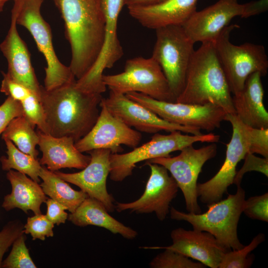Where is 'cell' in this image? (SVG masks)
<instances>
[{
  "label": "cell",
  "instance_id": "obj_1",
  "mask_svg": "<svg viewBox=\"0 0 268 268\" xmlns=\"http://www.w3.org/2000/svg\"><path fill=\"white\" fill-rule=\"evenodd\" d=\"M64 21L71 59L69 67L77 79L96 61L104 40L102 0H53Z\"/></svg>",
  "mask_w": 268,
  "mask_h": 268
},
{
  "label": "cell",
  "instance_id": "obj_2",
  "mask_svg": "<svg viewBox=\"0 0 268 268\" xmlns=\"http://www.w3.org/2000/svg\"><path fill=\"white\" fill-rule=\"evenodd\" d=\"M76 80L50 90L41 86L40 94L49 134L70 137L75 142L86 135L95 124L103 98L100 94L81 90Z\"/></svg>",
  "mask_w": 268,
  "mask_h": 268
},
{
  "label": "cell",
  "instance_id": "obj_3",
  "mask_svg": "<svg viewBox=\"0 0 268 268\" xmlns=\"http://www.w3.org/2000/svg\"><path fill=\"white\" fill-rule=\"evenodd\" d=\"M231 93L213 42L201 43L194 52L184 88L176 102L200 105L214 104L226 113L236 114Z\"/></svg>",
  "mask_w": 268,
  "mask_h": 268
},
{
  "label": "cell",
  "instance_id": "obj_4",
  "mask_svg": "<svg viewBox=\"0 0 268 268\" xmlns=\"http://www.w3.org/2000/svg\"><path fill=\"white\" fill-rule=\"evenodd\" d=\"M245 201V192L239 185L235 194L207 205L208 209L204 213H186L173 207L169 212L171 219L186 221L194 230L210 233L226 248L239 250L244 246L239 240L237 227Z\"/></svg>",
  "mask_w": 268,
  "mask_h": 268
},
{
  "label": "cell",
  "instance_id": "obj_5",
  "mask_svg": "<svg viewBox=\"0 0 268 268\" xmlns=\"http://www.w3.org/2000/svg\"><path fill=\"white\" fill-rule=\"evenodd\" d=\"M239 25L226 26L213 42L215 49L224 72L230 91L234 94L240 92L251 74L260 72L266 75L268 58L262 45L245 43L235 45L230 41V33Z\"/></svg>",
  "mask_w": 268,
  "mask_h": 268
},
{
  "label": "cell",
  "instance_id": "obj_6",
  "mask_svg": "<svg viewBox=\"0 0 268 268\" xmlns=\"http://www.w3.org/2000/svg\"><path fill=\"white\" fill-rule=\"evenodd\" d=\"M13 0L17 8V24L23 26L30 33L47 63L45 89L50 90L76 80L69 66L63 64L56 54L51 27L41 13L44 0Z\"/></svg>",
  "mask_w": 268,
  "mask_h": 268
},
{
  "label": "cell",
  "instance_id": "obj_7",
  "mask_svg": "<svg viewBox=\"0 0 268 268\" xmlns=\"http://www.w3.org/2000/svg\"><path fill=\"white\" fill-rule=\"evenodd\" d=\"M220 136L213 133L200 135L182 134L175 131L168 134L155 133L151 139L130 152L119 154L111 153L110 157V178L115 182H121L133 173L137 163L151 159L168 157L170 153L193 145L194 143H215Z\"/></svg>",
  "mask_w": 268,
  "mask_h": 268
},
{
  "label": "cell",
  "instance_id": "obj_8",
  "mask_svg": "<svg viewBox=\"0 0 268 268\" xmlns=\"http://www.w3.org/2000/svg\"><path fill=\"white\" fill-rule=\"evenodd\" d=\"M102 79L105 86L114 93L138 92L159 101L176 102L160 66L151 57L128 59L123 72L103 74Z\"/></svg>",
  "mask_w": 268,
  "mask_h": 268
},
{
  "label": "cell",
  "instance_id": "obj_9",
  "mask_svg": "<svg viewBox=\"0 0 268 268\" xmlns=\"http://www.w3.org/2000/svg\"><path fill=\"white\" fill-rule=\"evenodd\" d=\"M155 31L156 39L151 57L160 66L176 100L185 85L195 43L182 25L166 26Z\"/></svg>",
  "mask_w": 268,
  "mask_h": 268
},
{
  "label": "cell",
  "instance_id": "obj_10",
  "mask_svg": "<svg viewBox=\"0 0 268 268\" xmlns=\"http://www.w3.org/2000/svg\"><path fill=\"white\" fill-rule=\"evenodd\" d=\"M268 4V0L244 4L238 0H218L204 9L196 10L182 26L195 43L213 42L233 18H248L261 13L267 10Z\"/></svg>",
  "mask_w": 268,
  "mask_h": 268
},
{
  "label": "cell",
  "instance_id": "obj_11",
  "mask_svg": "<svg viewBox=\"0 0 268 268\" xmlns=\"http://www.w3.org/2000/svg\"><path fill=\"white\" fill-rule=\"evenodd\" d=\"M224 121L232 127V134L227 144L224 161L217 173L208 181L197 184L200 201L207 205L222 200L228 187L233 184L238 163L249 152L252 141V127L244 124L235 114L226 113Z\"/></svg>",
  "mask_w": 268,
  "mask_h": 268
},
{
  "label": "cell",
  "instance_id": "obj_12",
  "mask_svg": "<svg viewBox=\"0 0 268 268\" xmlns=\"http://www.w3.org/2000/svg\"><path fill=\"white\" fill-rule=\"evenodd\" d=\"M216 153L217 146L214 143L198 149L191 145L181 150L177 156L155 158L145 163L164 167L182 191L187 210L190 213L199 214L201 210L198 201V179L203 165L214 157Z\"/></svg>",
  "mask_w": 268,
  "mask_h": 268
},
{
  "label": "cell",
  "instance_id": "obj_13",
  "mask_svg": "<svg viewBox=\"0 0 268 268\" xmlns=\"http://www.w3.org/2000/svg\"><path fill=\"white\" fill-rule=\"evenodd\" d=\"M126 95L169 122L207 132L219 128L226 114L221 108L211 104L200 105L159 101L135 92Z\"/></svg>",
  "mask_w": 268,
  "mask_h": 268
},
{
  "label": "cell",
  "instance_id": "obj_14",
  "mask_svg": "<svg viewBox=\"0 0 268 268\" xmlns=\"http://www.w3.org/2000/svg\"><path fill=\"white\" fill-rule=\"evenodd\" d=\"M105 17V36L100 53L92 67L76 80V86L87 92L100 94L106 90L102 77L106 68L113 67L124 52L117 34L118 20L124 0H102Z\"/></svg>",
  "mask_w": 268,
  "mask_h": 268
},
{
  "label": "cell",
  "instance_id": "obj_15",
  "mask_svg": "<svg viewBox=\"0 0 268 268\" xmlns=\"http://www.w3.org/2000/svg\"><path fill=\"white\" fill-rule=\"evenodd\" d=\"M99 117L89 133L75 142L81 152L95 149H108L112 153L123 151L122 145L134 148L140 143L141 133L111 114L101 102Z\"/></svg>",
  "mask_w": 268,
  "mask_h": 268
},
{
  "label": "cell",
  "instance_id": "obj_16",
  "mask_svg": "<svg viewBox=\"0 0 268 268\" xmlns=\"http://www.w3.org/2000/svg\"><path fill=\"white\" fill-rule=\"evenodd\" d=\"M150 169V174L143 194L130 202H117L118 212L130 210L136 213L155 212L157 218L163 221L169 213L170 203L176 197L179 187L168 171L163 166L145 163Z\"/></svg>",
  "mask_w": 268,
  "mask_h": 268
},
{
  "label": "cell",
  "instance_id": "obj_17",
  "mask_svg": "<svg viewBox=\"0 0 268 268\" xmlns=\"http://www.w3.org/2000/svg\"><path fill=\"white\" fill-rule=\"evenodd\" d=\"M101 102L108 111L126 125L138 132L155 134L160 131H179L194 135L202 134L198 128L182 126L169 122L140 104L130 99L126 94L110 91Z\"/></svg>",
  "mask_w": 268,
  "mask_h": 268
},
{
  "label": "cell",
  "instance_id": "obj_18",
  "mask_svg": "<svg viewBox=\"0 0 268 268\" xmlns=\"http://www.w3.org/2000/svg\"><path fill=\"white\" fill-rule=\"evenodd\" d=\"M90 155L88 164L80 172L65 173L54 171L60 178L78 186L90 198L99 201L110 212L115 209L114 199L107 189V179L110 171V157L108 149H95L87 152Z\"/></svg>",
  "mask_w": 268,
  "mask_h": 268
},
{
  "label": "cell",
  "instance_id": "obj_19",
  "mask_svg": "<svg viewBox=\"0 0 268 268\" xmlns=\"http://www.w3.org/2000/svg\"><path fill=\"white\" fill-rule=\"evenodd\" d=\"M172 244L168 246H144V249H168L198 261L206 267L218 268L224 254L231 250L222 246L206 231L178 228L171 232Z\"/></svg>",
  "mask_w": 268,
  "mask_h": 268
},
{
  "label": "cell",
  "instance_id": "obj_20",
  "mask_svg": "<svg viewBox=\"0 0 268 268\" xmlns=\"http://www.w3.org/2000/svg\"><path fill=\"white\" fill-rule=\"evenodd\" d=\"M16 15L17 8L13 4L9 29L0 44V50L8 63L6 74L13 80L30 89L40 101L41 85L32 66L26 45L18 32Z\"/></svg>",
  "mask_w": 268,
  "mask_h": 268
},
{
  "label": "cell",
  "instance_id": "obj_21",
  "mask_svg": "<svg viewBox=\"0 0 268 268\" xmlns=\"http://www.w3.org/2000/svg\"><path fill=\"white\" fill-rule=\"evenodd\" d=\"M198 0H164L147 6L128 7L130 15L142 26L156 30L182 25L197 10Z\"/></svg>",
  "mask_w": 268,
  "mask_h": 268
},
{
  "label": "cell",
  "instance_id": "obj_22",
  "mask_svg": "<svg viewBox=\"0 0 268 268\" xmlns=\"http://www.w3.org/2000/svg\"><path fill=\"white\" fill-rule=\"evenodd\" d=\"M37 133L39 138L38 145L43 153L39 162L41 165H47L49 170L54 172L64 168L82 170L89 163L90 156L80 152L72 138L55 137L39 130Z\"/></svg>",
  "mask_w": 268,
  "mask_h": 268
},
{
  "label": "cell",
  "instance_id": "obj_23",
  "mask_svg": "<svg viewBox=\"0 0 268 268\" xmlns=\"http://www.w3.org/2000/svg\"><path fill=\"white\" fill-rule=\"evenodd\" d=\"M262 74L250 75L244 87L232 96L236 115L246 125L257 129L268 128V113L264 104V91Z\"/></svg>",
  "mask_w": 268,
  "mask_h": 268
},
{
  "label": "cell",
  "instance_id": "obj_24",
  "mask_svg": "<svg viewBox=\"0 0 268 268\" xmlns=\"http://www.w3.org/2000/svg\"><path fill=\"white\" fill-rule=\"evenodd\" d=\"M6 178L12 191L4 197L2 207L6 211L19 208L25 212L31 210L35 214L41 213V204L48 199L41 186L25 174L12 169L8 171Z\"/></svg>",
  "mask_w": 268,
  "mask_h": 268
},
{
  "label": "cell",
  "instance_id": "obj_25",
  "mask_svg": "<svg viewBox=\"0 0 268 268\" xmlns=\"http://www.w3.org/2000/svg\"><path fill=\"white\" fill-rule=\"evenodd\" d=\"M68 219L76 226L84 227L91 225L103 227L128 239H134L137 235L136 231L111 216L99 201L90 197L85 199L68 216Z\"/></svg>",
  "mask_w": 268,
  "mask_h": 268
},
{
  "label": "cell",
  "instance_id": "obj_26",
  "mask_svg": "<svg viewBox=\"0 0 268 268\" xmlns=\"http://www.w3.org/2000/svg\"><path fill=\"white\" fill-rule=\"evenodd\" d=\"M39 177L43 180L40 186L45 194L63 204L70 213L89 197L83 191L72 189L66 181L44 165L41 167Z\"/></svg>",
  "mask_w": 268,
  "mask_h": 268
},
{
  "label": "cell",
  "instance_id": "obj_27",
  "mask_svg": "<svg viewBox=\"0 0 268 268\" xmlns=\"http://www.w3.org/2000/svg\"><path fill=\"white\" fill-rule=\"evenodd\" d=\"M34 128L24 116L14 118L1 134L2 139H8L22 152L37 158L36 146L39 138Z\"/></svg>",
  "mask_w": 268,
  "mask_h": 268
},
{
  "label": "cell",
  "instance_id": "obj_28",
  "mask_svg": "<svg viewBox=\"0 0 268 268\" xmlns=\"http://www.w3.org/2000/svg\"><path fill=\"white\" fill-rule=\"evenodd\" d=\"M3 140L6 146L7 157L2 156L0 158L2 169L5 171L16 170L28 175L33 181L39 182L42 165L37 158L20 151L11 140L6 138Z\"/></svg>",
  "mask_w": 268,
  "mask_h": 268
},
{
  "label": "cell",
  "instance_id": "obj_29",
  "mask_svg": "<svg viewBox=\"0 0 268 268\" xmlns=\"http://www.w3.org/2000/svg\"><path fill=\"white\" fill-rule=\"evenodd\" d=\"M263 233L257 234L249 244L239 250H231L226 252L218 268H249L253 263L254 256L250 253L265 241Z\"/></svg>",
  "mask_w": 268,
  "mask_h": 268
},
{
  "label": "cell",
  "instance_id": "obj_30",
  "mask_svg": "<svg viewBox=\"0 0 268 268\" xmlns=\"http://www.w3.org/2000/svg\"><path fill=\"white\" fill-rule=\"evenodd\" d=\"M150 262L151 268H204L200 262H194L189 258L176 251L164 249Z\"/></svg>",
  "mask_w": 268,
  "mask_h": 268
},
{
  "label": "cell",
  "instance_id": "obj_31",
  "mask_svg": "<svg viewBox=\"0 0 268 268\" xmlns=\"http://www.w3.org/2000/svg\"><path fill=\"white\" fill-rule=\"evenodd\" d=\"M20 234L12 244V248L8 257L2 263L4 268H36L29 250L25 244V236Z\"/></svg>",
  "mask_w": 268,
  "mask_h": 268
},
{
  "label": "cell",
  "instance_id": "obj_32",
  "mask_svg": "<svg viewBox=\"0 0 268 268\" xmlns=\"http://www.w3.org/2000/svg\"><path fill=\"white\" fill-rule=\"evenodd\" d=\"M20 103L24 116L31 126L34 128L37 126L38 130L49 134L43 108L38 98L32 93Z\"/></svg>",
  "mask_w": 268,
  "mask_h": 268
},
{
  "label": "cell",
  "instance_id": "obj_33",
  "mask_svg": "<svg viewBox=\"0 0 268 268\" xmlns=\"http://www.w3.org/2000/svg\"><path fill=\"white\" fill-rule=\"evenodd\" d=\"M54 224L47 218L46 215L40 213L28 218L23 232L25 234H30L33 240L39 239L44 240L45 237L54 236Z\"/></svg>",
  "mask_w": 268,
  "mask_h": 268
},
{
  "label": "cell",
  "instance_id": "obj_34",
  "mask_svg": "<svg viewBox=\"0 0 268 268\" xmlns=\"http://www.w3.org/2000/svg\"><path fill=\"white\" fill-rule=\"evenodd\" d=\"M243 212L251 219L268 222V192L245 200Z\"/></svg>",
  "mask_w": 268,
  "mask_h": 268
},
{
  "label": "cell",
  "instance_id": "obj_35",
  "mask_svg": "<svg viewBox=\"0 0 268 268\" xmlns=\"http://www.w3.org/2000/svg\"><path fill=\"white\" fill-rule=\"evenodd\" d=\"M243 166L236 172L233 184L237 186L240 185L243 175L248 172L255 171L262 173L268 177V158L258 157L254 154L248 152L244 158Z\"/></svg>",
  "mask_w": 268,
  "mask_h": 268
},
{
  "label": "cell",
  "instance_id": "obj_36",
  "mask_svg": "<svg viewBox=\"0 0 268 268\" xmlns=\"http://www.w3.org/2000/svg\"><path fill=\"white\" fill-rule=\"evenodd\" d=\"M24 116L21 103L8 96L0 105V135L14 118Z\"/></svg>",
  "mask_w": 268,
  "mask_h": 268
},
{
  "label": "cell",
  "instance_id": "obj_37",
  "mask_svg": "<svg viewBox=\"0 0 268 268\" xmlns=\"http://www.w3.org/2000/svg\"><path fill=\"white\" fill-rule=\"evenodd\" d=\"M2 73L3 79L1 83L0 92L20 102L31 94H34L26 87L11 79L6 73L2 72Z\"/></svg>",
  "mask_w": 268,
  "mask_h": 268
},
{
  "label": "cell",
  "instance_id": "obj_38",
  "mask_svg": "<svg viewBox=\"0 0 268 268\" xmlns=\"http://www.w3.org/2000/svg\"><path fill=\"white\" fill-rule=\"evenodd\" d=\"M23 233L22 226L14 222L9 223L0 232V268H1L4 253L15 240Z\"/></svg>",
  "mask_w": 268,
  "mask_h": 268
},
{
  "label": "cell",
  "instance_id": "obj_39",
  "mask_svg": "<svg viewBox=\"0 0 268 268\" xmlns=\"http://www.w3.org/2000/svg\"><path fill=\"white\" fill-rule=\"evenodd\" d=\"M249 153L268 158V128H252V141Z\"/></svg>",
  "mask_w": 268,
  "mask_h": 268
},
{
  "label": "cell",
  "instance_id": "obj_40",
  "mask_svg": "<svg viewBox=\"0 0 268 268\" xmlns=\"http://www.w3.org/2000/svg\"><path fill=\"white\" fill-rule=\"evenodd\" d=\"M46 203L47 206L46 216L47 218L53 224L59 225L65 223L68 217V214L65 211L67 210V208L51 198L47 199Z\"/></svg>",
  "mask_w": 268,
  "mask_h": 268
},
{
  "label": "cell",
  "instance_id": "obj_41",
  "mask_svg": "<svg viewBox=\"0 0 268 268\" xmlns=\"http://www.w3.org/2000/svg\"><path fill=\"white\" fill-rule=\"evenodd\" d=\"M164 0H124V5L128 7L147 6L155 4Z\"/></svg>",
  "mask_w": 268,
  "mask_h": 268
},
{
  "label": "cell",
  "instance_id": "obj_42",
  "mask_svg": "<svg viewBox=\"0 0 268 268\" xmlns=\"http://www.w3.org/2000/svg\"><path fill=\"white\" fill-rule=\"evenodd\" d=\"M8 0H0V12L3 10L5 4Z\"/></svg>",
  "mask_w": 268,
  "mask_h": 268
}]
</instances>
